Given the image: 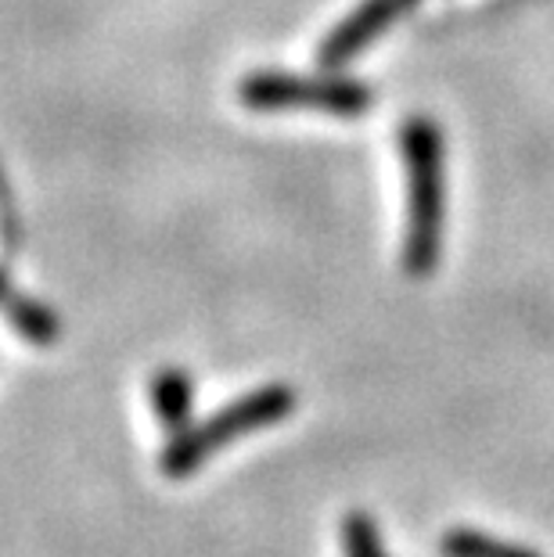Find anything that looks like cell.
I'll list each match as a JSON object with an SVG mask.
<instances>
[{"instance_id": "3957f363", "label": "cell", "mask_w": 554, "mask_h": 557, "mask_svg": "<svg viewBox=\"0 0 554 557\" xmlns=\"http://www.w3.org/2000/svg\"><path fill=\"white\" fill-rule=\"evenodd\" d=\"M238 98L253 112H321L338 120H357L371 109V87L342 76H292L253 73L242 79Z\"/></svg>"}, {"instance_id": "8992f818", "label": "cell", "mask_w": 554, "mask_h": 557, "mask_svg": "<svg viewBox=\"0 0 554 557\" xmlns=\"http://www.w3.org/2000/svg\"><path fill=\"white\" fill-rule=\"evenodd\" d=\"M4 313L29 346H54L58 335H62V320L54 317V310H47L37 299H26V295H11Z\"/></svg>"}, {"instance_id": "7a4b0ae2", "label": "cell", "mask_w": 554, "mask_h": 557, "mask_svg": "<svg viewBox=\"0 0 554 557\" xmlns=\"http://www.w3.org/2000/svg\"><path fill=\"white\" fill-rule=\"evenodd\" d=\"M296 410V393L288 385H263L253 393L238 396L227 403L223 410H217L213 418L187 424L176 435H170V443L162 446L159 468L167 479H187L192 471H198L209 457H217L223 446L238 443V438L263 432L270 424H278L281 418Z\"/></svg>"}, {"instance_id": "6da1fadb", "label": "cell", "mask_w": 554, "mask_h": 557, "mask_svg": "<svg viewBox=\"0 0 554 557\" xmlns=\"http://www.w3.org/2000/svg\"><path fill=\"white\" fill-rule=\"evenodd\" d=\"M399 156L407 173V227L404 270L426 277L440 263L446 220V145L443 129L429 115H415L399 126Z\"/></svg>"}, {"instance_id": "277c9868", "label": "cell", "mask_w": 554, "mask_h": 557, "mask_svg": "<svg viewBox=\"0 0 554 557\" xmlns=\"http://www.w3.org/2000/svg\"><path fill=\"white\" fill-rule=\"evenodd\" d=\"M421 0H364L357 11H349L338 26L328 33V40L317 51V62L328 69H338L353 62L371 40H379L382 33L396 26L407 11H415Z\"/></svg>"}, {"instance_id": "5b68a950", "label": "cell", "mask_w": 554, "mask_h": 557, "mask_svg": "<svg viewBox=\"0 0 554 557\" xmlns=\"http://www.w3.org/2000/svg\"><path fill=\"white\" fill-rule=\"evenodd\" d=\"M151 407H156L159 421L167 424V432L176 435L192 424V407H195V382L192 374L181 367H162L151 377Z\"/></svg>"}, {"instance_id": "9c48e42d", "label": "cell", "mask_w": 554, "mask_h": 557, "mask_svg": "<svg viewBox=\"0 0 554 557\" xmlns=\"http://www.w3.org/2000/svg\"><path fill=\"white\" fill-rule=\"evenodd\" d=\"M15 295V288H11V277L8 270H0V306H8V299Z\"/></svg>"}, {"instance_id": "ba28073f", "label": "cell", "mask_w": 554, "mask_h": 557, "mask_svg": "<svg viewBox=\"0 0 554 557\" xmlns=\"http://www.w3.org/2000/svg\"><path fill=\"white\" fill-rule=\"evenodd\" d=\"M342 550L346 557H389L368 515H349L342 521Z\"/></svg>"}, {"instance_id": "52a82bcc", "label": "cell", "mask_w": 554, "mask_h": 557, "mask_svg": "<svg viewBox=\"0 0 554 557\" xmlns=\"http://www.w3.org/2000/svg\"><path fill=\"white\" fill-rule=\"evenodd\" d=\"M443 554L446 557H540L529 547H515V543L493 540L487 532L476 529H454L443 536Z\"/></svg>"}]
</instances>
